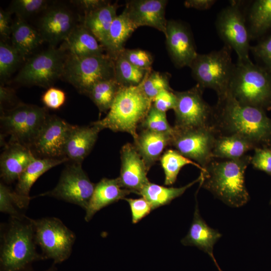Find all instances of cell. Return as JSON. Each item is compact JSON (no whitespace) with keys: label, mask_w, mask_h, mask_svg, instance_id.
Returning a JSON list of instances; mask_svg holds the SVG:
<instances>
[{"label":"cell","mask_w":271,"mask_h":271,"mask_svg":"<svg viewBox=\"0 0 271 271\" xmlns=\"http://www.w3.org/2000/svg\"><path fill=\"white\" fill-rule=\"evenodd\" d=\"M17 97L15 92L12 88L4 85L0 86V103L1 108L4 105H14L17 101Z\"/></svg>","instance_id":"cell-49"},{"label":"cell","mask_w":271,"mask_h":271,"mask_svg":"<svg viewBox=\"0 0 271 271\" xmlns=\"http://www.w3.org/2000/svg\"><path fill=\"white\" fill-rule=\"evenodd\" d=\"M250 40L263 36L271 30V0H255L246 13Z\"/></svg>","instance_id":"cell-30"},{"label":"cell","mask_w":271,"mask_h":271,"mask_svg":"<svg viewBox=\"0 0 271 271\" xmlns=\"http://www.w3.org/2000/svg\"><path fill=\"white\" fill-rule=\"evenodd\" d=\"M119 6L117 3L107 5L90 13L84 14L82 25L97 39L102 45L110 27L117 16Z\"/></svg>","instance_id":"cell-29"},{"label":"cell","mask_w":271,"mask_h":271,"mask_svg":"<svg viewBox=\"0 0 271 271\" xmlns=\"http://www.w3.org/2000/svg\"><path fill=\"white\" fill-rule=\"evenodd\" d=\"M63 77L80 93L87 95L96 83L114 78V60L106 53L85 57L69 54Z\"/></svg>","instance_id":"cell-7"},{"label":"cell","mask_w":271,"mask_h":271,"mask_svg":"<svg viewBox=\"0 0 271 271\" xmlns=\"http://www.w3.org/2000/svg\"><path fill=\"white\" fill-rule=\"evenodd\" d=\"M121 87L114 78L102 81L92 87L87 96L100 112H106L111 108Z\"/></svg>","instance_id":"cell-33"},{"label":"cell","mask_w":271,"mask_h":271,"mask_svg":"<svg viewBox=\"0 0 271 271\" xmlns=\"http://www.w3.org/2000/svg\"><path fill=\"white\" fill-rule=\"evenodd\" d=\"M170 75L152 70L141 83L145 94L152 101L161 91L172 89L169 84Z\"/></svg>","instance_id":"cell-37"},{"label":"cell","mask_w":271,"mask_h":271,"mask_svg":"<svg viewBox=\"0 0 271 271\" xmlns=\"http://www.w3.org/2000/svg\"><path fill=\"white\" fill-rule=\"evenodd\" d=\"M74 126L56 115H49L42 128L30 147L35 158H65V145Z\"/></svg>","instance_id":"cell-14"},{"label":"cell","mask_w":271,"mask_h":271,"mask_svg":"<svg viewBox=\"0 0 271 271\" xmlns=\"http://www.w3.org/2000/svg\"><path fill=\"white\" fill-rule=\"evenodd\" d=\"M31 218L10 217L1 231L0 262L2 271H22L32 262L44 258L36 250Z\"/></svg>","instance_id":"cell-3"},{"label":"cell","mask_w":271,"mask_h":271,"mask_svg":"<svg viewBox=\"0 0 271 271\" xmlns=\"http://www.w3.org/2000/svg\"><path fill=\"white\" fill-rule=\"evenodd\" d=\"M244 2L233 1L218 14L215 21L216 31L224 45L236 53L237 62L250 61L251 46L246 25V11Z\"/></svg>","instance_id":"cell-8"},{"label":"cell","mask_w":271,"mask_h":271,"mask_svg":"<svg viewBox=\"0 0 271 271\" xmlns=\"http://www.w3.org/2000/svg\"><path fill=\"white\" fill-rule=\"evenodd\" d=\"M48 3L45 0H15L11 3L9 11L25 19L46 9Z\"/></svg>","instance_id":"cell-40"},{"label":"cell","mask_w":271,"mask_h":271,"mask_svg":"<svg viewBox=\"0 0 271 271\" xmlns=\"http://www.w3.org/2000/svg\"><path fill=\"white\" fill-rule=\"evenodd\" d=\"M35 158L29 147L18 142H8L0 157V175L7 185L17 181L28 165Z\"/></svg>","instance_id":"cell-19"},{"label":"cell","mask_w":271,"mask_h":271,"mask_svg":"<svg viewBox=\"0 0 271 271\" xmlns=\"http://www.w3.org/2000/svg\"><path fill=\"white\" fill-rule=\"evenodd\" d=\"M213 108L212 127L218 135L241 137L254 149H271V118L265 110L240 104L228 92Z\"/></svg>","instance_id":"cell-1"},{"label":"cell","mask_w":271,"mask_h":271,"mask_svg":"<svg viewBox=\"0 0 271 271\" xmlns=\"http://www.w3.org/2000/svg\"><path fill=\"white\" fill-rule=\"evenodd\" d=\"M174 128L170 146L204 169L213 159L212 151L218 135L216 131L212 127Z\"/></svg>","instance_id":"cell-13"},{"label":"cell","mask_w":271,"mask_h":271,"mask_svg":"<svg viewBox=\"0 0 271 271\" xmlns=\"http://www.w3.org/2000/svg\"><path fill=\"white\" fill-rule=\"evenodd\" d=\"M32 104L19 103L15 106L2 110L0 117L2 134L1 139L10 136L9 142L22 144L24 130Z\"/></svg>","instance_id":"cell-27"},{"label":"cell","mask_w":271,"mask_h":271,"mask_svg":"<svg viewBox=\"0 0 271 271\" xmlns=\"http://www.w3.org/2000/svg\"><path fill=\"white\" fill-rule=\"evenodd\" d=\"M60 47H50L47 50L30 58L15 78L20 84L50 86L63 77L67 55Z\"/></svg>","instance_id":"cell-10"},{"label":"cell","mask_w":271,"mask_h":271,"mask_svg":"<svg viewBox=\"0 0 271 271\" xmlns=\"http://www.w3.org/2000/svg\"><path fill=\"white\" fill-rule=\"evenodd\" d=\"M124 200L129 205L133 223L139 222L153 210L150 203L143 197L137 199L125 198Z\"/></svg>","instance_id":"cell-44"},{"label":"cell","mask_w":271,"mask_h":271,"mask_svg":"<svg viewBox=\"0 0 271 271\" xmlns=\"http://www.w3.org/2000/svg\"><path fill=\"white\" fill-rule=\"evenodd\" d=\"M251 158L246 155L234 160L213 158L201 172L200 186L230 207L245 205L249 200L245 172Z\"/></svg>","instance_id":"cell-2"},{"label":"cell","mask_w":271,"mask_h":271,"mask_svg":"<svg viewBox=\"0 0 271 271\" xmlns=\"http://www.w3.org/2000/svg\"><path fill=\"white\" fill-rule=\"evenodd\" d=\"M95 186L83 170L82 164L72 162L62 171L56 186L39 196L53 197L78 205L85 210Z\"/></svg>","instance_id":"cell-12"},{"label":"cell","mask_w":271,"mask_h":271,"mask_svg":"<svg viewBox=\"0 0 271 271\" xmlns=\"http://www.w3.org/2000/svg\"><path fill=\"white\" fill-rule=\"evenodd\" d=\"M172 136L142 129L134 140L133 145L149 170L161 157L164 149L170 145Z\"/></svg>","instance_id":"cell-24"},{"label":"cell","mask_w":271,"mask_h":271,"mask_svg":"<svg viewBox=\"0 0 271 271\" xmlns=\"http://www.w3.org/2000/svg\"><path fill=\"white\" fill-rule=\"evenodd\" d=\"M70 2L82 9L85 14L95 11L110 3L104 0H75Z\"/></svg>","instance_id":"cell-48"},{"label":"cell","mask_w":271,"mask_h":271,"mask_svg":"<svg viewBox=\"0 0 271 271\" xmlns=\"http://www.w3.org/2000/svg\"><path fill=\"white\" fill-rule=\"evenodd\" d=\"M152 70L133 65L121 54L114 59V78L122 87L139 85Z\"/></svg>","instance_id":"cell-34"},{"label":"cell","mask_w":271,"mask_h":271,"mask_svg":"<svg viewBox=\"0 0 271 271\" xmlns=\"http://www.w3.org/2000/svg\"><path fill=\"white\" fill-rule=\"evenodd\" d=\"M250 164L254 169L264 172L271 176V149L255 148Z\"/></svg>","instance_id":"cell-43"},{"label":"cell","mask_w":271,"mask_h":271,"mask_svg":"<svg viewBox=\"0 0 271 271\" xmlns=\"http://www.w3.org/2000/svg\"><path fill=\"white\" fill-rule=\"evenodd\" d=\"M101 130L92 123L87 126L75 125L66 142L64 157L72 162L82 164L91 152Z\"/></svg>","instance_id":"cell-20"},{"label":"cell","mask_w":271,"mask_h":271,"mask_svg":"<svg viewBox=\"0 0 271 271\" xmlns=\"http://www.w3.org/2000/svg\"><path fill=\"white\" fill-rule=\"evenodd\" d=\"M165 36L167 51L175 67H189L198 54L189 27L182 22L168 20Z\"/></svg>","instance_id":"cell-15"},{"label":"cell","mask_w":271,"mask_h":271,"mask_svg":"<svg viewBox=\"0 0 271 271\" xmlns=\"http://www.w3.org/2000/svg\"><path fill=\"white\" fill-rule=\"evenodd\" d=\"M69 161L66 158L61 159H48L35 158L26 167L17 181L15 189L26 208L31 198V189L37 179L50 169L62 163Z\"/></svg>","instance_id":"cell-23"},{"label":"cell","mask_w":271,"mask_h":271,"mask_svg":"<svg viewBox=\"0 0 271 271\" xmlns=\"http://www.w3.org/2000/svg\"><path fill=\"white\" fill-rule=\"evenodd\" d=\"M231 49L224 46L217 51L198 54L189 67L194 79L203 89L210 88L220 98L226 95L235 68Z\"/></svg>","instance_id":"cell-6"},{"label":"cell","mask_w":271,"mask_h":271,"mask_svg":"<svg viewBox=\"0 0 271 271\" xmlns=\"http://www.w3.org/2000/svg\"><path fill=\"white\" fill-rule=\"evenodd\" d=\"M73 13L68 9L57 7L47 10L41 18L39 32L44 42L51 47L64 42L76 27Z\"/></svg>","instance_id":"cell-17"},{"label":"cell","mask_w":271,"mask_h":271,"mask_svg":"<svg viewBox=\"0 0 271 271\" xmlns=\"http://www.w3.org/2000/svg\"><path fill=\"white\" fill-rule=\"evenodd\" d=\"M216 2L215 0H187L184 6L188 8H194L199 10L209 9Z\"/></svg>","instance_id":"cell-50"},{"label":"cell","mask_w":271,"mask_h":271,"mask_svg":"<svg viewBox=\"0 0 271 271\" xmlns=\"http://www.w3.org/2000/svg\"><path fill=\"white\" fill-rule=\"evenodd\" d=\"M133 65L144 69L151 70L154 58L151 53L140 49H124L121 54Z\"/></svg>","instance_id":"cell-41"},{"label":"cell","mask_w":271,"mask_h":271,"mask_svg":"<svg viewBox=\"0 0 271 271\" xmlns=\"http://www.w3.org/2000/svg\"><path fill=\"white\" fill-rule=\"evenodd\" d=\"M177 103L175 90L165 89L161 91L154 98L152 105L158 110L165 112L174 109Z\"/></svg>","instance_id":"cell-45"},{"label":"cell","mask_w":271,"mask_h":271,"mask_svg":"<svg viewBox=\"0 0 271 271\" xmlns=\"http://www.w3.org/2000/svg\"><path fill=\"white\" fill-rule=\"evenodd\" d=\"M250 52L261 62L260 65L271 72V35L262 39L255 45L251 46Z\"/></svg>","instance_id":"cell-42"},{"label":"cell","mask_w":271,"mask_h":271,"mask_svg":"<svg viewBox=\"0 0 271 271\" xmlns=\"http://www.w3.org/2000/svg\"><path fill=\"white\" fill-rule=\"evenodd\" d=\"M201 175L187 185L179 188L166 187L153 183H149L139 194L151 204L152 209L168 205L176 198L181 196L185 191L195 183L200 182Z\"/></svg>","instance_id":"cell-31"},{"label":"cell","mask_w":271,"mask_h":271,"mask_svg":"<svg viewBox=\"0 0 271 271\" xmlns=\"http://www.w3.org/2000/svg\"><path fill=\"white\" fill-rule=\"evenodd\" d=\"M222 235L210 227L201 217L197 203L192 223L186 236L181 240L184 245L195 246L207 253L212 258L219 271H222L213 255L214 244Z\"/></svg>","instance_id":"cell-21"},{"label":"cell","mask_w":271,"mask_h":271,"mask_svg":"<svg viewBox=\"0 0 271 271\" xmlns=\"http://www.w3.org/2000/svg\"><path fill=\"white\" fill-rule=\"evenodd\" d=\"M11 36L12 46L23 59L29 56L44 42L39 31L18 16L13 22Z\"/></svg>","instance_id":"cell-28"},{"label":"cell","mask_w":271,"mask_h":271,"mask_svg":"<svg viewBox=\"0 0 271 271\" xmlns=\"http://www.w3.org/2000/svg\"><path fill=\"white\" fill-rule=\"evenodd\" d=\"M60 48L77 57L98 55L105 51L95 37L82 24L76 26Z\"/></svg>","instance_id":"cell-25"},{"label":"cell","mask_w":271,"mask_h":271,"mask_svg":"<svg viewBox=\"0 0 271 271\" xmlns=\"http://www.w3.org/2000/svg\"><path fill=\"white\" fill-rule=\"evenodd\" d=\"M204 89L196 84L191 89L175 91L177 103L174 109L177 129L212 127L213 106L203 98Z\"/></svg>","instance_id":"cell-11"},{"label":"cell","mask_w":271,"mask_h":271,"mask_svg":"<svg viewBox=\"0 0 271 271\" xmlns=\"http://www.w3.org/2000/svg\"><path fill=\"white\" fill-rule=\"evenodd\" d=\"M121 168L117 177L122 188L139 194L149 183L147 168L133 144L126 143L120 150Z\"/></svg>","instance_id":"cell-16"},{"label":"cell","mask_w":271,"mask_h":271,"mask_svg":"<svg viewBox=\"0 0 271 271\" xmlns=\"http://www.w3.org/2000/svg\"><path fill=\"white\" fill-rule=\"evenodd\" d=\"M66 99L65 93L55 87H49L41 97L45 107L52 109L60 108L64 104Z\"/></svg>","instance_id":"cell-46"},{"label":"cell","mask_w":271,"mask_h":271,"mask_svg":"<svg viewBox=\"0 0 271 271\" xmlns=\"http://www.w3.org/2000/svg\"><path fill=\"white\" fill-rule=\"evenodd\" d=\"M130 193L121 187L117 178H102L95 184L93 194L85 210V220L89 221L98 211L119 200L124 199Z\"/></svg>","instance_id":"cell-22"},{"label":"cell","mask_w":271,"mask_h":271,"mask_svg":"<svg viewBox=\"0 0 271 271\" xmlns=\"http://www.w3.org/2000/svg\"><path fill=\"white\" fill-rule=\"evenodd\" d=\"M12 13L10 11L0 10V35L3 41L6 42L12 35L13 22Z\"/></svg>","instance_id":"cell-47"},{"label":"cell","mask_w":271,"mask_h":271,"mask_svg":"<svg viewBox=\"0 0 271 271\" xmlns=\"http://www.w3.org/2000/svg\"><path fill=\"white\" fill-rule=\"evenodd\" d=\"M228 92L240 104L270 110L271 72L251 61H237Z\"/></svg>","instance_id":"cell-5"},{"label":"cell","mask_w":271,"mask_h":271,"mask_svg":"<svg viewBox=\"0 0 271 271\" xmlns=\"http://www.w3.org/2000/svg\"><path fill=\"white\" fill-rule=\"evenodd\" d=\"M47 271H54V270L53 269H50Z\"/></svg>","instance_id":"cell-51"},{"label":"cell","mask_w":271,"mask_h":271,"mask_svg":"<svg viewBox=\"0 0 271 271\" xmlns=\"http://www.w3.org/2000/svg\"><path fill=\"white\" fill-rule=\"evenodd\" d=\"M138 27L123 12L112 22L102 46L106 54L114 60L124 50V45Z\"/></svg>","instance_id":"cell-26"},{"label":"cell","mask_w":271,"mask_h":271,"mask_svg":"<svg viewBox=\"0 0 271 271\" xmlns=\"http://www.w3.org/2000/svg\"><path fill=\"white\" fill-rule=\"evenodd\" d=\"M160 162L165 174L164 184L173 185L176 181L181 169L185 165H193L199 169H204L197 163L184 157L175 149H168L162 155Z\"/></svg>","instance_id":"cell-35"},{"label":"cell","mask_w":271,"mask_h":271,"mask_svg":"<svg viewBox=\"0 0 271 271\" xmlns=\"http://www.w3.org/2000/svg\"><path fill=\"white\" fill-rule=\"evenodd\" d=\"M31 220L35 242L44 258L59 263L70 256L76 235L60 219L48 217Z\"/></svg>","instance_id":"cell-9"},{"label":"cell","mask_w":271,"mask_h":271,"mask_svg":"<svg viewBox=\"0 0 271 271\" xmlns=\"http://www.w3.org/2000/svg\"><path fill=\"white\" fill-rule=\"evenodd\" d=\"M26 209L21 199L14 190L3 182L0 183V211L10 217H22L25 216L19 210Z\"/></svg>","instance_id":"cell-36"},{"label":"cell","mask_w":271,"mask_h":271,"mask_svg":"<svg viewBox=\"0 0 271 271\" xmlns=\"http://www.w3.org/2000/svg\"><path fill=\"white\" fill-rule=\"evenodd\" d=\"M23 60L17 50L4 41L0 43V78L5 81L14 72Z\"/></svg>","instance_id":"cell-38"},{"label":"cell","mask_w":271,"mask_h":271,"mask_svg":"<svg viewBox=\"0 0 271 271\" xmlns=\"http://www.w3.org/2000/svg\"><path fill=\"white\" fill-rule=\"evenodd\" d=\"M141 126L142 129L171 136L174 132V127L170 125L167 120L166 113L158 110L152 105Z\"/></svg>","instance_id":"cell-39"},{"label":"cell","mask_w":271,"mask_h":271,"mask_svg":"<svg viewBox=\"0 0 271 271\" xmlns=\"http://www.w3.org/2000/svg\"><path fill=\"white\" fill-rule=\"evenodd\" d=\"M152 105V101L144 93L141 83L137 86L121 87L107 115L92 123L102 130L107 128L114 132L128 133L134 140L138 135L139 124Z\"/></svg>","instance_id":"cell-4"},{"label":"cell","mask_w":271,"mask_h":271,"mask_svg":"<svg viewBox=\"0 0 271 271\" xmlns=\"http://www.w3.org/2000/svg\"><path fill=\"white\" fill-rule=\"evenodd\" d=\"M254 150L251 144L236 136L217 135L212 151L213 158L234 160L240 158L250 150Z\"/></svg>","instance_id":"cell-32"},{"label":"cell","mask_w":271,"mask_h":271,"mask_svg":"<svg viewBox=\"0 0 271 271\" xmlns=\"http://www.w3.org/2000/svg\"><path fill=\"white\" fill-rule=\"evenodd\" d=\"M167 0H131L126 2L123 11L138 27L149 26L165 35L168 21L165 18Z\"/></svg>","instance_id":"cell-18"}]
</instances>
